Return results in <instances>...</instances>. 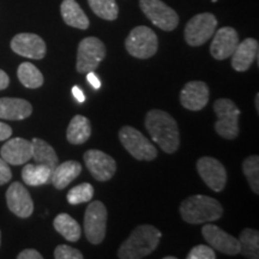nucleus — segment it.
I'll return each instance as SVG.
<instances>
[{
	"instance_id": "obj_25",
	"label": "nucleus",
	"mask_w": 259,
	"mask_h": 259,
	"mask_svg": "<svg viewBox=\"0 0 259 259\" xmlns=\"http://www.w3.org/2000/svg\"><path fill=\"white\" fill-rule=\"evenodd\" d=\"M52 169L46 164H25L22 169V179L28 186H41L50 183Z\"/></svg>"
},
{
	"instance_id": "obj_13",
	"label": "nucleus",
	"mask_w": 259,
	"mask_h": 259,
	"mask_svg": "<svg viewBox=\"0 0 259 259\" xmlns=\"http://www.w3.org/2000/svg\"><path fill=\"white\" fill-rule=\"evenodd\" d=\"M203 238L212 248L228 255H236L240 253V241L220 227L205 223L202 228Z\"/></svg>"
},
{
	"instance_id": "obj_10",
	"label": "nucleus",
	"mask_w": 259,
	"mask_h": 259,
	"mask_svg": "<svg viewBox=\"0 0 259 259\" xmlns=\"http://www.w3.org/2000/svg\"><path fill=\"white\" fill-rule=\"evenodd\" d=\"M139 8L154 25L164 31L174 30L179 24V16L161 0H139Z\"/></svg>"
},
{
	"instance_id": "obj_28",
	"label": "nucleus",
	"mask_w": 259,
	"mask_h": 259,
	"mask_svg": "<svg viewBox=\"0 0 259 259\" xmlns=\"http://www.w3.org/2000/svg\"><path fill=\"white\" fill-rule=\"evenodd\" d=\"M240 253L246 258H259V233L255 229L246 228L239 236Z\"/></svg>"
},
{
	"instance_id": "obj_4",
	"label": "nucleus",
	"mask_w": 259,
	"mask_h": 259,
	"mask_svg": "<svg viewBox=\"0 0 259 259\" xmlns=\"http://www.w3.org/2000/svg\"><path fill=\"white\" fill-rule=\"evenodd\" d=\"M122 147L138 161H154L157 157V149L145 136L132 126H124L119 131Z\"/></svg>"
},
{
	"instance_id": "obj_41",
	"label": "nucleus",
	"mask_w": 259,
	"mask_h": 259,
	"mask_svg": "<svg viewBox=\"0 0 259 259\" xmlns=\"http://www.w3.org/2000/svg\"><path fill=\"white\" fill-rule=\"evenodd\" d=\"M164 259H177V257H164Z\"/></svg>"
},
{
	"instance_id": "obj_36",
	"label": "nucleus",
	"mask_w": 259,
	"mask_h": 259,
	"mask_svg": "<svg viewBox=\"0 0 259 259\" xmlns=\"http://www.w3.org/2000/svg\"><path fill=\"white\" fill-rule=\"evenodd\" d=\"M12 136V128L8 124L0 121V142L6 141Z\"/></svg>"
},
{
	"instance_id": "obj_9",
	"label": "nucleus",
	"mask_w": 259,
	"mask_h": 259,
	"mask_svg": "<svg viewBox=\"0 0 259 259\" xmlns=\"http://www.w3.org/2000/svg\"><path fill=\"white\" fill-rule=\"evenodd\" d=\"M218 19L210 12L193 16L185 27V41L192 47H198L213 36Z\"/></svg>"
},
{
	"instance_id": "obj_32",
	"label": "nucleus",
	"mask_w": 259,
	"mask_h": 259,
	"mask_svg": "<svg viewBox=\"0 0 259 259\" xmlns=\"http://www.w3.org/2000/svg\"><path fill=\"white\" fill-rule=\"evenodd\" d=\"M216 253L211 246L197 245L187 254V259H215Z\"/></svg>"
},
{
	"instance_id": "obj_38",
	"label": "nucleus",
	"mask_w": 259,
	"mask_h": 259,
	"mask_svg": "<svg viewBox=\"0 0 259 259\" xmlns=\"http://www.w3.org/2000/svg\"><path fill=\"white\" fill-rule=\"evenodd\" d=\"M71 92H72V95L74 96V99H76L79 103L85 101V96H84L82 89H80L78 85H73L72 89H71Z\"/></svg>"
},
{
	"instance_id": "obj_42",
	"label": "nucleus",
	"mask_w": 259,
	"mask_h": 259,
	"mask_svg": "<svg viewBox=\"0 0 259 259\" xmlns=\"http://www.w3.org/2000/svg\"><path fill=\"white\" fill-rule=\"evenodd\" d=\"M0 245H2V232H0Z\"/></svg>"
},
{
	"instance_id": "obj_21",
	"label": "nucleus",
	"mask_w": 259,
	"mask_h": 259,
	"mask_svg": "<svg viewBox=\"0 0 259 259\" xmlns=\"http://www.w3.org/2000/svg\"><path fill=\"white\" fill-rule=\"evenodd\" d=\"M82 171V164L78 161H65L54 168L52 171L51 183L58 190H64L79 176Z\"/></svg>"
},
{
	"instance_id": "obj_20",
	"label": "nucleus",
	"mask_w": 259,
	"mask_h": 259,
	"mask_svg": "<svg viewBox=\"0 0 259 259\" xmlns=\"http://www.w3.org/2000/svg\"><path fill=\"white\" fill-rule=\"evenodd\" d=\"M32 106L27 100L17 97H2L0 99V119L4 120H23L30 116Z\"/></svg>"
},
{
	"instance_id": "obj_35",
	"label": "nucleus",
	"mask_w": 259,
	"mask_h": 259,
	"mask_svg": "<svg viewBox=\"0 0 259 259\" xmlns=\"http://www.w3.org/2000/svg\"><path fill=\"white\" fill-rule=\"evenodd\" d=\"M18 259H42V254L40 252L34 250V248H27V250L22 251L17 255Z\"/></svg>"
},
{
	"instance_id": "obj_37",
	"label": "nucleus",
	"mask_w": 259,
	"mask_h": 259,
	"mask_svg": "<svg viewBox=\"0 0 259 259\" xmlns=\"http://www.w3.org/2000/svg\"><path fill=\"white\" fill-rule=\"evenodd\" d=\"M87 79H88L89 84L95 90H99L100 88H101V80H100L99 77L94 73V71H92V72H88V74H87Z\"/></svg>"
},
{
	"instance_id": "obj_15",
	"label": "nucleus",
	"mask_w": 259,
	"mask_h": 259,
	"mask_svg": "<svg viewBox=\"0 0 259 259\" xmlns=\"http://www.w3.org/2000/svg\"><path fill=\"white\" fill-rule=\"evenodd\" d=\"M6 203L10 211L21 219H28L34 212V202L30 193L18 181L12 183L6 191Z\"/></svg>"
},
{
	"instance_id": "obj_24",
	"label": "nucleus",
	"mask_w": 259,
	"mask_h": 259,
	"mask_svg": "<svg viewBox=\"0 0 259 259\" xmlns=\"http://www.w3.org/2000/svg\"><path fill=\"white\" fill-rule=\"evenodd\" d=\"M32 145V156L34 161L36 163L46 164L47 167H50L52 171L54 170L58 164H59V160H58V155L53 148L51 147L47 142H45L44 139L40 138H34L31 141Z\"/></svg>"
},
{
	"instance_id": "obj_33",
	"label": "nucleus",
	"mask_w": 259,
	"mask_h": 259,
	"mask_svg": "<svg viewBox=\"0 0 259 259\" xmlns=\"http://www.w3.org/2000/svg\"><path fill=\"white\" fill-rule=\"evenodd\" d=\"M54 258L57 259H83L82 252L67 245H59L54 250Z\"/></svg>"
},
{
	"instance_id": "obj_19",
	"label": "nucleus",
	"mask_w": 259,
	"mask_h": 259,
	"mask_svg": "<svg viewBox=\"0 0 259 259\" xmlns=\"http://www.w3.org/2000/svg\"><path fill=\"white\" fill-rule=\"evenodd\" d=\"M258 41L254 38H245L239 42L234 53L232 54V67L238 72H245L251 67L258 57Z\"/></svg>"
},
{
	"instance_id": "obj_17",
	"label": "nucleus",
	"mask_w": 259,
	"mask_h": 259,
	"mask_svg": "<svg viewBox=\"0 0 259 259\" xmlns=\"http://www.w3.org/2000/svg\"><path fill=\"white\" fill-rule=\"evenodd\" d=\"M239 44V35L234 28L223 27L216 31L210 45V53L213 59L225 60L232 57Z\"/></svg>"
},
{
	"instance_id": "obj_2",
	"label": "nucleus",
	"mask_w": 259,
	"mask_h": 259,
	"mask_svg": "<svg viewBox=\"0 0 259 259\" xmlns=\"http://www.w3.org/2000/svg\"><path fill=\"white\" fill-rule=\"evenodd\" d=\"M162 233L151 225H141L120 245L118 257L120 259H141L156 250Z\"/></svg>"
},
{
	"instance_id": "obj_39",
	"label": "nucleus",
	"mask_w": 259,
	"mask_h": 259,
	"mask_svg": "<svg viewBox=\"0 0 259 259\" xmlns=\"http://www.w3.org/2000/svg\"><path fill=\"white\" fill-rule=\"evenodd\" d=\"M10 84V78L8 76V73L5 71L0 70V90H4L9 87Z\"/></svg>"
},
{
	"instance_id": "obj_22",
	"label": "nucleus",
	"mask_w": 259,
	"mask_h": 259,
	"mask_svg": "<svg viewBox=\"0 0 259 259\" xmlns=\"http://www.w3.org/2000/svg\"><path fill=\"white\" fill-rule=\"evenodd\" d=\"M60 11L64 22L70 27L82 29V30L89 28V18L87 17L76 0H64L61 3Z\"/></svg>"
},
{
	"instance_id": "obj_14",
	"label": "nucleus",
	"mask_w": 259,
	"mask_h": 259,
	"mask_svg": "<svg viewBox=\"0 0 259 259\" xmlns=\"http://www.w3.org/2000/svg\"><path fill=\"white\" fill-rule=\"evenodd\" d=\"M11 50L21 57L40 60L46 56L47 48L45 41L38 35L21 32L12 38Z\"/></svg>"
},
{
	"instance_id": "obj_34",
	"label": "nucleus",
	"mask_w": 259,
	"mask_h": 259,
	"mask_svg": "<svg viewBox=\"0 0 259 259\" xmlns=\"http://www.w3.org/2000/svg\"><path fill=\"white\" fill-rule=\"evenodd\" d=\"M12 178L11 169H10L9 163L0 157V185H5Z\"/></svg>"
},
{
	"instance_id": "obj_8",
	"label": "nucleus",
	"mask_w": 259,
	"mask_h": 259,
	"mask_svg": "<svg viewBox=\"0 0 259 259\" xmlns=\"http://www.w3.org/2000/svg\"><path fill=\"white\" fill-rule=\"evenodd\" d=\"M106 57V47L100 38L89 36L83 38L77 51L76 69L80 73L95 71Z\"/></svg>"
},
{
	"instance_id": "obj_29",
	"label": "nucleus",
	"mask_w": 259,
	"mask_h": 259,
	"mask_svg": "<svg viewBox=\"0 0 259 259\" xmlns=\"http://www.w3.org/2000/svg\"><path fill=\"white\" fill-rule=\"evenodd\" d=\"M94 14L106 21H114L118 18L119 8L115 0H88Z\"/></svg>"
},
{
	"instance_id": "obj_5",
	"label": "nucleus",
	"mask_w": 259,
	"mask_h": 259,
	"mask_svg": "<svg viewBox=\"0 0 259 259\" xmlns=\"http://www.w3.org/2000/svg\"><path fill=\"white\" fill-rule=\"evenodd\" d=\"M213 111L218 115L215 130L222 138L235 139L239 136V116L240 111L232 100L219 99L213 102Z\"/></svg>"
},
{
	"instance_id": "obj_11",
	"label": "nucleus",
	"mask_w": 259,
	"mask_h": 259,
	"mask_svg": "<svg viewBox=\"0 0 259 259\" xmlns=\"http://www.w3.org/2000/svg\"><path fill=\"white\" fill-rule=\"evenodd\" d=\"M197 170L205 185L215 192H221L226 187L227 171L223 164L210 156L200 157L197 161Z\"/></svg>"
},
{
	"instance_id": "obj_12",
	"label": "nucleus",
	"mask_w": 259,
	"mask_h": 259,
	"mask_svg": "<svg viewBox=\"0 0 259 259\" xmlns=\"http://www.w3.org/2000/svg\"><path fill=\"white\" fill-rule=\"evenodd\" d=\"M83 158L90 174L97 181H108L115 174V160L101 150L92 149V150L85 151Z\"/></svg>"
},
{
	"instance_id": "obj_26",
	"label": "nucleus",
	"mask_w": 259,
	"mask_h": 259,
	"mask_svg": "<svg viewBox=\"0 0 259 259\" xmlns=\"http://www.w3.org/2000/svg\"><path fill=\"white\" fill-rule=\"evenodd\" d=\"M53 226L56 228V231L59 233L60 235H63L67 241L76 242L80 239V226L78 222L74 220L72 216H70L69 213H59L53 221Z\"/></svg>"
},
{
	"instance_id": "obj_1",
	"label": "nucleus",
	"mask_w": 259,
	"mask_h": 259,
	"mask_svg": "<svg viewBox=\"0 0 259 259\" xmlns=\"http://www.w3.org/2000/svg\"><path fill=\"white\" fill-rule=\"evenodd\" d=\"M145 128L155 143L167 154L179 149L180 135L176 119L161 109H151L145 115Z\"/></svg>"
},
{
	"instance_id": "obj_27",
	"label": "nucleus",
	"mask_w": 259,
	"mask_h": 259,
	"mask_svg": "<svg viewBox=\"0 0 259 259\" xmlns=\"http://www.w3.org/2000/svg\"><path fill=\"white\" fill-rule=\"evenodd\" d=\"M17 76L25 88L37 89L44 84V74L31 63H22L18 66Z\"/></svg>"
},
{
	"instance_id": "obj_23",
	"label": "nucleus",
	"mask_w": 259,
	"mask_h": 259,
	"mask_svg": "<svg viewBox=\"0 0 259 259\" xmlns=\"http://www.w3.org/2000/svg\"><path fill=\"white\" fill-rule=\"evenodd\" d=\"M92 136V125L84 115H74L67 126L66 138L71 144L79 145L85 143Z\"/></svg>"
},
{
	"instance_id": "obj_6",
	"label": "nucleus",
	"mask_w": 259,
	"mask_h": 259,
	"mask_svg": "<svg viewBox=\"0 0 259 259\" xmlns=\"http://www.w3.org/2000/svg\"><path fill=\"white\" fill-rule=\"evenodd\" d=\"M126 51L138 59H149L156 54L158 38L154 30L145 25L132 29L125 41Z\"/></svg>"
},
{
	"instance_id": "obj_40",
	"label": "nucleus",
	"mask_w": 259,
	"mask_h": 259,
	"mask_svg": "<svg viewBox=\"0 0 259 259\" xmlns=\"http://www.w3.org/2000/svg\"><path fill=\"white\" fill-rule=\"evenodd\" d=\"M255 109H257V113L259 112V94L255 95Z\"/></svg>"
},
{
	"instance_id": "obj_16",
	"label": "nucleus",
	"mask_w": 259,
	"mask_h": 259,
	"mask_svg": "<svg viewBox=\"0 0 259 259\" xmlns=\"http://www.w3.org/2000/svg\"><path fill=\"white\" fill-rule=\"evenodd\" d=\"M209 87L202 80H191L180 93V103L187 111L198 112L208 105Z\"/></svg>"
},
{
	"instance_id": "obj_7",
	"label": "nucleus",
	"mask_w": 259,
	"mask_h": 259,
	"mask_svg": "<svg viewBox=\"0 0 259 259\" xmlns=\"http://www.w3.org/2000/svg\"><path fill=\"white\" fill-rule=\"evenodd\" d=\"M107 208L100 200H93L84 213V233L90 244L99 245L105 240L107 231Z\"/></svg>"
},
{
	"instance_id": "obj_18",
	"label": "nucleus",
	"mask_w": 259,
	"mask_h": 259,
	"mask_svg": "<svg viewBox=\"0 0 259 259\" xmlns=\"http://www.w3.org/2000/svg\"><path fill=\"white\" fill-rule=\"evenodd\" d=\"M0 155L3 160L12 166L27 163L32 156L31 142L21 137L9 139L0 149Z\"/></svg>"
},
{
	"instance_id": "obj_30",
	"label": "nucleus",
	"mask_w": 259,
	"mask_h": 259,
	"mask_svg": "<svg viewBox=\"0 0 259 259\" xmlns=\"http://www.w3.org/2000/svg\"><path fill=\"white\" fill-rule=\"evenodd\" d=\"M242 173L250 184L251 190L255 194L259 193V156L252 155L242 162Z\"/></svg>"
},
{
	"instance_id": "obj_3",
	"label": "nucleus",
	"mask_w": 259,
	"mask_h": 259,
	"mask_svg": "<svg viewBox=\"0 0 259 259\" xmlns=\"http://www.w3.org/2000/svg\"><path fill=\"white\" fill-rule=\"evenodd\" d=\"M180 215L190 225L215 222L223 215V206L218 199L204 194L187 197L180 204Z\"/></svg>"
},
{
	"instance_id": "obj_31",
	"label": "nucleus",
	"mask_w": 259,
	"mask_h": 259,
	"mask_svg": "<svg viewBox=\"0 0 259 259\" xmlns=\"http://www.w3.org/2000/svg\"><path fill=\"white\" fill-rule=\"evenodd\" d=\"M94 197V187L88 183H83L80 185L72 187L67 193V202L71 205H78V204L90 202Z\"/></svg>"
}]
</instances>
